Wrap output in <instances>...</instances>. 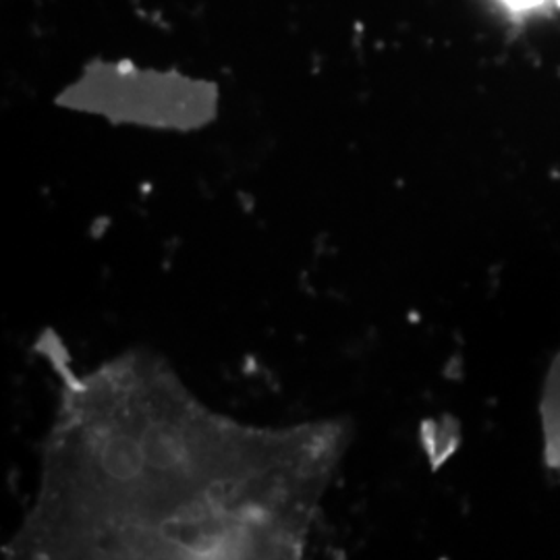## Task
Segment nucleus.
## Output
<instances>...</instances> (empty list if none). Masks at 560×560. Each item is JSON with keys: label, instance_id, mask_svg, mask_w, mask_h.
Instances as JSON below:
<instances>
[{"label": "nucleus", "instance_id": "1", "mask_svg": "<svg viewBox=\"0 0 560 560\" xmlns=\"http://www.w3.org/2000/svg\"><path fill=\"white\" fill-rule=\"evenodd\" d=\"M540 421L544 459L548 467L560 471V349L541 386Z\"/></svg>", "mask_w": 560, "mask_h": 560}, {"label": "nucleus", "instance_id": "2", "mask_svg": "<svg viewBox=\"0 0 560 560\" xmlns=\"http://www.w3.org/2000/svg\"><path fill=\"white\" fill-rule=\"evenodd\" d=\"M499 2L515 13L534 15V18H546L560 11V0H499Z\"/></svg>", "mask_w": 560, "mask_h": 560}]
</instances>
